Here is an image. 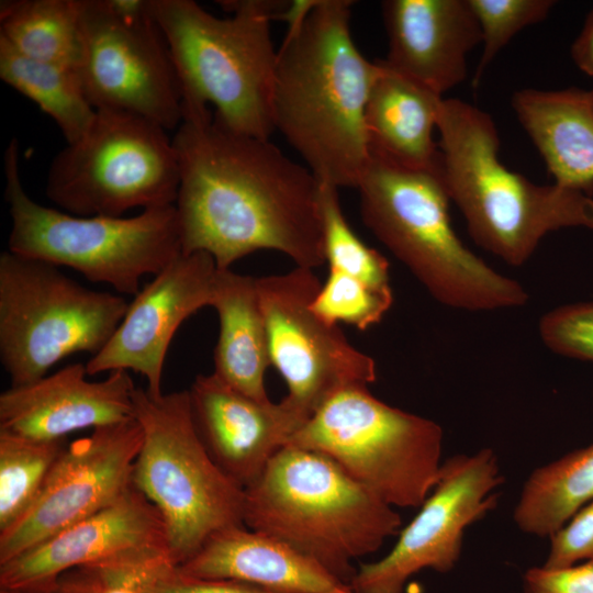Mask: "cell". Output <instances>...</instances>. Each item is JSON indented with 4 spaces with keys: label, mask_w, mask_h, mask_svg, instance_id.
Returning a JSON list of instances; mask_svg holds the SVG:
<instances>
[{
    "label": "cell",
    "mask_w": 593,
    "mask_h": 593,
    "mask_svg": "<svg viewBox=\"0 0 593 593\" xmlns=\"http://www.w3.org/2000/svg\"><path fill=\"white\" fill-rule=\"evenodd\" d=\"M171 139L183 254L208 253L221 270L260 249L301 268L326 262L321 182L306 166L269 138L225 127L210 110H184Z\"/></svg>",
    "instance_id": "6da1fadb"
},
{
    "label": "cell",
    "mask_w": 593,
    "mask_h": 593,
    "mask_svg": "<svg viewBox=\"0 0 593 593\" xmlns=\"http://www.w3.org/2000/svg\"><path fill=\"white\" fill-rule=\"evenodd\" d=\"M353 1L290 4L278 51L272 120L321 182L356 188L371 155L366 108L379 61L368 60L350 32Z\"/></svg>",
    "instance_id": "7a4b0ae2"
},
{
    "label": "cell",
    "mask_w": 593,
    "mask_h": 593,
    "mask_svg": "<svg viewBox=\"0 0 593 593\" xmlns=\"http://www.w3.org/2000/svg\"><path fill=\"white\" fill-rule=\"evenodd\" d=\"M439 172L474 243L511 266L524 265L540 240L562 228L593 230V197L553 184H536L499 158L492 116L457 98L443 100Z\"/></svg>",
    "instance_id": "3957f363"
},
{
    "label": "cell",
    "mask_w": 593,
    "mask_h": 593,
    "mask_svg": "<svg viewBox=\"0 0 593 593\" xmlns=\"http://www.w3.org/2000/svg\"><path fill=\"white\" fill-rule=\"evenodd\" d=\"M244 525L349 583L354 562L400 533L401 516L327 456L286 446L244 489Z\"/></svg>",
    "instance_id": "277c9868"
},
{
    "label": "cell",
    "mask_w": 593,
    "mask_h": 593,
    "mask_svg": "<svg viewBox=\"0 0 593 593\" xmlns=\"http://www.w3.org/2000/svg\"><path fill=\"white\" fill-rule=\"evenodd\" d=\"M217 18L192 0H150L182 92L183 110L214 107V119L249 136L275 131L272 89L278 58L270 23L289 4L223 1Z\"/></svg>",
    "instance_id": "5b68a950"
},
{
    "label": "cell",
    "mask_w": 593,
    "mask_h": 593,
    "mask_svg": "<svg viewBox=\"0 0 593 593\" xmlns=\"http://www.w3.org/2000/svg\"><path fill=\"white\" fill-rule=\"evenodd\" d=\"M365 225L440 304L470 312L523 306L528 293L454 231L439 170L372 157L357 187Z\"/></svg>",
    "instance_id": "8992f818"
},
{
    "label": "cell",
    "mask_w": 593,
    "mask_h": 593,
    "mask_svg": "<svg viewBox=\"0 0 593 593\" xmlns=\"http://www.w3.org/2000/svg\"><path fill=\"white\" fill-rule=\"evenodd\" d=\"M133 416L141 425L143 440L132 484L161 515L177 567L213 535L244 525L245 492L217 466L201 440L188 390L153 395L136 388Z\"/></svg>",
    "instance_id": "52a82bcc"
},
{
    "label": "cell",
    "mask_w": 593,
    "mask_h": 593,
    "mask_svg": "<svg viewBox=\"0 0 593 593\" xmlns=\"http://www.w3.org/2000/svg\"><path fill=\"white\" fill-rule=\"evenodd\" d=\"M19 146L4 152V198L11 231L9 250L80 272L124 295H136L145 275H158L181 253L175 204L132 217L77 216L36 203L25 192Z\"/></svg>",
    "instance_id": "ba28073f"
},
{
    "label": "cell",
    "mask_w": 593,
    "mask_h": 593,
    "mask_svg": "<svg viewBox=\"0 0 593 593\" xmlns=\"http://www.w3.org/2000/svg\"><path fill=\"white\" fill-rule=\"evenodd\" d=\"M287 446L327 456L395 508L419 507L443 463L441 427L382 402L368 385L335 392Z\"/></svg>",
    "instance_id": "9c48e42d"
},
{
    "label": "cell",
    "mask_w": 593,
    "mask_h": 593,
    "mask_svg": "<svg viewBox=\"0 0 593 593\" xmlns=\"http://www.w3.org/2000/svg\"><path fill=\"white\" fill-rule=\"evenodd\" d=\"M128 302L82 287L53 264L0 255V360L11 387L33 383L65 357L98 354Z\"/></svg>",
    "instance_id": "30bf717a"
},
{
    "label": "cell",
    "mask_w": 593,
    "mask_h": 593,
    "mask_svg": "<svg viewBox=\"0 0 593 593\" xmlns=\"http://www.w3.org/2000/svg\"><path fill=\"white\" fill-rule=\"evenodd\" d=\"M167 132L133 113L97 110L88 131L53 158L46 195L77 216L175 204L179 168Z\"/></svg>",
    "instance_id": "8fae6325"
},
{
    "label": "cell",
    "mask_w": 593,
    "mask_h": 593,
    "mask_svg": "<svg viewBox=\"0 0 593 593\" xmlns=\"http://www.w3.org/2000/svg\"><path fill=\"white\" fill-rule=\"evenodd\" d=\"M78 72L96 110H118L177 130L180 82L150 0H80Z\"/></svg>",
    "instance_id": "7c38bea8"
},
{
    "label": "cell",
    "mask_w": 593,
    "mask_h": 593,
    "mask_svg": "<svg viewBox=\"0 0 593 593\" xmlns=\"http://www.w3.org/2000/svg\"><path fill=\"white\" fill-rule=\"evenodd\" d=\"M257 284L270 363L286 381V399L307 418L340 389L376 381L374 360L312 309L321 288L313 269L295 267Z\"/></svg>",
    "instance_id": "4fadbf2b"
},
{
    "label": "cell",
    "mask_w": 593,
    "mask_h": 593,
    "mask_svg": "<svg viewBox=\"0 0 593 593\" xmlns=\"http://www.w3.org/2000/svg\"><path fill=\"white\" fill-rule=\"evenodd\" d=\"M503 483L491 448L455 455L441 463L435 486L414 518L400 530L381 559L362 563L350 581L356 593H402L424 569L452 570L461 555L465 530L497 505Z\"/></svg>",
    "instance_id": "5bb4252c"
},
{
    "label": "cell",
    "mask_w": 593,
    "mask_h": 593,
    "mask_svg": "<svg viewBox=\"0 0 593 593\" xmlns=\"http://www.w3.org/2000/svg\"><path fill=\"white\" fill-rule=\"evenodd\" d=\"M142 440L133 417L67 444L31 507L0 533V564L123 495L132 486Z\"/></svg>",
    "instance_id": "9a60e30c"
},
{
    "label": "cell",
    "mask_w": 593,
    "mask_h": 593,
    "mask_svg": "<svg viewBox=\"0 0 593 593\" xmlns=\"http://www.w3.org/2000/svg\"><path fill=\"white\" fill-rule=\"evenodd\" d=\"M217 267L204 251L181 253L128 303L107 345L86 363L89 376L133 370L159 395L169 344L182 322L211 306Z\"/></svg>",
    "instance_id": "2e32d148"
},
{
    "label": "cell",
    "mask_w": 593,
    "mask_h": 593,
    "mask_svg": "<svg viewBox=\"0 0 593 593\" xmlns=\"http://www.w3.org/2000/svg\"><path fill=\"white\" fill-rule=\"evenodd\" d=\"M161 550L169 552L163 517L132 484L107 507L1 563L0 589L53 593L74 568Z\"/></svg>",
    "instance_id": "e0dca14e"
},
{
    "label": "cell",
    "mask_w": 593,
    "mask_h": 593,
    "mask_svg": "<svg viewBox=\"0 0 593 593\" xmlns=\"http://www.w3.org/2000/svg\"><path fill=\"white\" fill-rule=\"evenodd\" d=\"M197 432L217 466L243 489L309 419L286 398L279 403L247 396L213 372L188 390Z\"/></svg>",
    "instance_id": "ac0fdd59"
},
{
    "label": "cell",
    "mask_w": 593,
    "mask_h": 593,
    "mask_svg": "<svg viewBox=\"0 0 593 593\" xmlns=\"http://www.w3.org/2000/svg\"><path fill=\"white\" fill-rule=\"evenodd\" d=\"M86 365L72 363L53 374L0 394V430L41 439H66L69 433L133 418L135 385L125 370L89 381Z\"/></svg>",
    "instance_id": "d6986e66"
},
{
    "label": "cell",
    "mask_w": 593,
    "mask_h": 593,
    "mask_svg": "<svg viewBox=\"0 0 593 593\" xmlns=\"http://www.w3.org/2000/svg\"><path fill=\"white\" fill-rule=\"evenodd\" d=\"M393 71L443 97L468 76V55L482 43L469 0H385L381 4Z\"/></svg>",
    "instance_id": "ffe728a7"
},
{
    "label": "cell",
    "mask_w": 593,
    "mask_h": 593,
    "mask_svg": "<svg viewBox=\"0 0 593 593\" xmlns=\"http://www.w3.org/2000/svg\"><path fill=\"white\" fill-rule=\"evenodd\" d=\"M176 568L189 578L239 581L278 593H356L310 557L244 525L213 535Z\"/></svg>",
    "instance_id": "44dd1931"
},
{
    "label": "cell",
    "mask_w": 593,
    "mask_h": 593,
    "mask_svg": "<svg viewBox=\"0 0 593 593\" xmlns=\"http://www.w3.org/2000/svg\"><path fill=\"white\" fill-rule=\"evenodd\" d=\"M517 121L555 183L593 192V104L590 91L522 89L511 100Z\"/></svg>",
    "instance_id": "7402d4cb"
},
{
    "label": "cell",
    "mask_w": 593,
    "mask_h": 593,
    "mask_svg": "<svg viewBox=\"0 0 593 593\" xmlns=\"http://www.w3.org/2000/svg\"><path fill=\"white\" fill-rule=\"evenodd\" d=\"M378 61L366 108L370 155L405 168L439 170L434 132L444 98Z\"/></svg>",
    "instance_id": "603a6c76"
},
{
    "label": "cell",
    "mask_w": 593,
    "mask_h": 593,
    "mask_svg": "<svg viewBox=\"0 0 593 593\" xmlns=\"http://www.w3.org/2000/svg\"><path fill=\"white\" fill-rule=\"evenodd\" d=\"M211 306L220 320L213 373L247 396L270 401L265 372L271 363L257 278L217 269Z\"/></svg>",
    "instance_id": "cb8c5ba5"
},
{
    "label": "cell",
    "mask_w": 593,
    "mask_h": 593,
    "mask_svg": "<svg viewBox=\"0 0 593 593\" xmlns=\"http://www.w3.org/2000/svg\"><path fill=\"white\" fill-rule=\"evenodd\" d=\"M593 501V443L536 468L527 478L513 518L524 533L550 537Z\"/></svg>",
    "instance_id": "d4e9b609"
},
{
    "label": "cell",
    "mask_w": 593,
    "mask_h": 593,
    "mask_svg": "<svg viewBox=\"0 0 593 593\" xmlns=\"http://www.w3.org/2000/svg\"><path fill=\"white\" fill-rule=\"evenodd\" d=\"M0 78L49 115L67 144L79 139L94 120L97 110L87 98L77 68L26 57L2 37Z\"/></svg>",
    "instance_id": "484cf974"
},
{
    "label": "cell",
    "mask_w": 593,
    "mask_h": 593,
    "mask_svg": "<svg viewBox=\"0 0 593 593\" xmlns=\"http://www.w3.org/2000/svg\"><path fill=\"white\" fill-rule=\"evenodd\" d=\"M0 37L26 57L78 69L80 0H2Z\"/></svg>",
    "instance_id": "4316f807"
},
{
    "label": "cell",
    "mask_w": 593,
    "mask_h": 593,
    "mask_svg": "<svg viewBox=\"0 0 593 593\" xmlns=\"http://www.w3.org/2000/svg\"><path fill=\"white\" fill-rule=\"evenodd\" d=\"M66 439L41 440L0 430V533L36 500Z\"/></svg>",
    "instance_id": "83f0119b"
},
{
    "label": "cell",
    "mask_w": 593,
    "mask_h": 593,
    "mask_svg": "<svg viewBox=\"0 0 593 593\" xmlns=\"http://www.w3.org/2000/svg\"><path fill=\"white\" fill-rule=\"evenodd\" d=\"M321 208L328 269L344 272L374 288L391 289L387 258L367 246L351 230L340 206L338 188L321 182Z\"/></svg>",
    "instance_id": "f1b7e54d"
},
{
    "label": "cell",
    "mask_w": 593,
    "mask_h": 593,
    "mask_svg": "<svg viewBox=\"0 0 593 593\" xmlns=\"http://www.w3.org/2000/svg\"><path fill=\"white\" fill-rule=\"evenodd\" d=\"M176 567L168 551H150L74 568L63 573L53 593H147Z\"/></svg>",
    "instance_id": "f546056e"
},
{
    "label": "cell",
    "mask_w": 593,
    "mask_h": 593,
    "mask_svg": "<svg viewBox=\"0 0 593 593\" xmlns=\"http://www.w3.org/2000/svg\"><path fill=\"white\" fill-rule=\"evenodd\" d=\"M392 303L391 289L374 288L344 272L328 269L312 309L329 323L343 322L365 331L379 323Z\"/></svg>",
    "instance_id": "4dcf8cb0"
},
{
    "label": "cell",
    "mask_w": 593,
    "mask_h": 593,
    "mask_svg": "<svg viewBox=\"0 0 593 593\" xmlns=\"http://www.w3.org/2000/svg\"><path fill=\"white\" fill-rule=\"evenodd\" d=\"M469 3L479 22L483 47L472 83L477 87L497 54L525 27L544 21L556 1L469 0Z\"/></svg>",
    "instance_id": "1f68e13d"
},
{
    "label": "cell",
    "mask_w": 593,
    "mask_h": 593,
    "mask_svg": "<svg viewBox=\"0 0 593 593\" xmlns=\"http://www.w3.org/2000/svg\"><path fill=\"white\" fill-rule=\"evenodd\" d=\"M539 335L551 351L593 361V302L560 305L542 315Z\"/></svg>",
    "instance_id": "d6a6232c"
},
{
    "label": "cell",
    "mask_w": 593,
    "mask_h": 593,
    "mask_svg": "<svg viewBox=\"0 0 593 593\" xmlns=\"http://www.w3.org/2000/svg\"><path fill=\"white\" fill-rule=\"evenodd\" d=\"M549 540L544 567L553 569L580 561L593 562V501L580 508Z\"/></svg>",
    "instance_id": "836d02e7"
},
{
    "label": "cell",
    "mask_w": 593,
    "mask_h": 593,
    "mask_svg": "<svg viewBox=\"0 0 593 593\" xmlns=\"http://www.w3.org/2000/svg\"><path fill=\"white\" fill-rule=\"evenodd\" d=\"M524 593H593V562L530 568L524 574Z\"/></svg>",
    "instance_id": "e575fe53"
},
{
    "label": "cell",
    "mask_w": 593,
    "mask_h": 593,
    "mask_svg": "<svg viewBox=\"0 0 593 593\" xmlns=\"http://www.w3.org/2000/svg\"><path fill=\"white\" fill-rule=\"evenodd\" d=\"M147 593H278L233 580H203L181 574L171 568L147 589Z\"/></svg>",
    "instance_id": "d590c367"
},
{
    "label": "cell",
    "mask_w": 593,
    "mask_h": 593,
    "mask_svg": "<svg viewBox=\"0 0 593 593\" xmlns=\"http://www.w3.org/2000/svg\"><path fill=\"white\" fill-rule=\"evenodd\" d=\"M575 66L593 78V10L588 14L580 34L570 49Z\"/></svg>",
    "instance_id": "8d00e7d4"
},
{
    "label": "cell",
    "mask_w": 593,
    "mask_h": 593,
    "mask_svg": "<svg viewBox=\"0 0 593 593\" xmlns=\"http://www.w3.org/2000/svg\"><path fill=\"white\" fill-rule=\"evenodd\" d=\"M0 593H19V592L0 589Z\"/></svg>",
    "instance_id": "74e56055"
},
{
    "label": "cell",
    "mask_w": 593,
    "mask_h": 593,
    "mask_svg": "<svg viewBox=\"0 0 593 593\" xmlns=\"http://www.w3.org/2000/svg\"><path fill=\"white\" fill-rule=\"evenodd\" d=\"M590 94H591V100H592V104H593V89L590 91Z\"/></svg>",
    "instance_id": "f35d334b"
}]
</instances>
